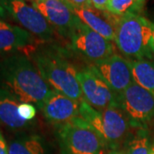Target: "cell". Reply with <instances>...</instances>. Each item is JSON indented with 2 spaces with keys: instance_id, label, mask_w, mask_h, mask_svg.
Returning a JSON list of instances; mask_svg holds the SVG:
<instances>
[{
  "instance_id": "13",
  "label": "cell",
  "mask_w": 154,
  "mask_h": 154,
  "mask_svg": "<svg viewBox=\"0 0 154 154\" xmlns=\"http://www.w3.org/2000/svg\"><path fill=\"white\" fill-rule=\"evenodd\" d=\"M39 40L23 28L0 21V52L26 51L28 55Z\"/></svg>"
},
{
  "instance_id": "3",
  "label": "cell",
  "mask_w": 154,
  "mask_h": 154,
  "mask_svg": "<svg viewBox=\"0 0 154 154\" xmlns=\"http://www.w3.org/2000/svg\"><path fill=\"white\" fill-rule=\"evenodd\" d=\"M114 26V42L126 58L136 60L149 57L153 23L138 13H128L116 17Z\"/></svg>"
},
{
  "instance_id": "10",
  "label": "cell",
  "mask_w": 154,
  "mask_h": 154,
  "mask_svg": "<svg viewBox=\"0 0 154 154\" xmlns=\"http://www.w3.org/2000/svg\"><path fill=\"white\" fill-rule=\"evenodd\" d=\"M88 67L101 77L118 97L134 82L131 62L120 55L114 54Z\"/></svg>"
},
{
  "instance_id": "22",
  "label": "cell",
  "mask_w": 154,
  "mask_h": 154,
  "mask_svg": "<svg viewBox=\"0 0 154 154\" xmlns=\"http://www.w3.org/2000/svg\"><path fill=\"white\" fill-rule=\"evenodd\" d=\"M94 8L100 11H106V7L108 4V0H91Z\"/></svg>"
},
{
  "instance_id": "18",
  "label": "cell",
  "mask_w": 154,
  "mask_h": 154,
  "mask_svg": "<svg viewBox=\"0 0 154 154\" xmlns=\"http://www.w3.org/2000/svg\"><path fill=\"white\" fill-rule=\"evenodd\" d=\"M145 0H108L106 11L115 17H122L128 13L141 11Z\"/></svg>"
},
{
  "instance_id": "24",
  "label": "cell",
  "mask_w": 154,
  "mask_h": 154,
  "mask_svg": "<svg viewBox=\"0 0 154 154\" xmlns=\"http://www.w3.org/2000/svg\"><path fill=\"white\" fill-rule=\"evenodd\" d=\"M6 14H7V12H6L5 9L4 8L3 2H2V0H0V17H5Z\"/></svg>"
},
{
  "instance_id": "17",
  "label": "cell",
  "mask_w": 154,
  "mask_h": 154,
  "mask_svg": "<svg viewBox=\"0 0 154 154\" xmlns=\"http://www.w3.org/2000/svg\"><path fill=\"white\" fill-rule=\"evenodd\" d=\"M134 82L154 95V63L147 58L130 60Z\"/></svg>"
},
{
  "instance_id": "7",
  "label": "cell",
  "mask_w": 154,
  "mask_h": 154,
  "mask_svg": "<svg viewBox=\"0 0 154 154\" xmlns=\"http://www.w3.org/2000/svg\"><path fill=\"white\" fill-rule=\"evenodd\" d=\"M130 125L140 128L154 117V95L134 82L118 97Z\"/></svg>"
},
{
  "instance_id": "19",
  "label": "cell",
  "mask_w": 154,
  "mask_h": 154,
  "mask_svg": "<svg viewBox=\"0 0 154 154\" xmlns=\"http://www.w3.org/2000/svg\"><path fill=\"white\" fill-rule=\"evenodd\" d=\"M151 143L146 131L141 128L128 140L125 154H149Z\"/></svg>"
},
{
  "instance_id": "16",
  "label": "cell",
  "mask_w": 154,
  "mask_h": 154,
  "mask_svg": "<svg viewBox=\"0 0 154 154\" xmlns=\"http://www.w3.org/2000/svg\"><path fill=\"white\" fill-rule=\"evenodd\" d=\"M9 154H48L45 140L36 134H21L8 143Z\"/></svg>"
},
{
  "instance_id": "6",
  "label": "cell",
  "mask_w": 154,
  "mask_h": 154,
  "mask_svg": "<svg viewBox=\"0 0 154 154\" xmlns=\"http://www.w3.org/2000/svg\"><path fill=\"white\" fill-rule=\"evenodd\" d=\"M70 49L77 55L91 62L92 64L115 54L114 45L80 20L68 34Z\"/></svg>"
},
{
  "instance_id": "21",
  "label": "cell",
  "mask_w": 154,
  "mask_h": 154,
  "mask_svg": "<svg viewBox=\"0 0 154 154\" xmlns=\"http://www.w3.org/2000/svg\"><path fill=\"white\" fill-rule=\"evenodd\" d=\"M72 5L76 7H84V8H93V4L91 0H67Z\"/></svg>"
},
{
  "instance_id": "26",
  "label": "cell",
  "mask_w": 154,
  "mask_h": 154,
  "mask_svg": "<svg viewBox=\"0 0 154 154\" xmlns=\"http://www.w3.org/2000/svg\"><path fill=\"white\" fill-rule=\"evenodd\" d=\"M108 154H125V152H119V151L115 150V151H111V152H110Z\"/></svg>"
},
{
  "instance_id": "25",
  "label": "cell",
  "mask_w": 154,
  "mask_h": 154,
  "mask_svg": "<svg viewBox=\"0 0 154 154\" xmlns=\"http://www.w3.org/2000/svg\"><path fill=\"white\" fill-rule=\"evenodd\" d=\"M151 50H152V52H154V28L153 33H152V40H151Z\"/></svg>"
},
{
  "instance_id": "4",
  "label": "cell",
  "mask_w": 154,
  "mask_h": 154,
  "mask_svg": "<svg viewBox=\"0 0 154 154\" xmlns=\"http://www.w3.org/2000/svg\"><path fill=\"white\" fill-rule=\"evenodd\" d=\"M80 117L93 127L113 151L128 136L130 123L120 106H110L98 110L82 99L80 102Z\"/></svg>"
},
{
  "instance_id": "15",
  "label": "cell",
  "mask_w": 154,
  "mask_h": 154,
  "mask_svg": "<svg viewBox=\"0 0 154 154\" xmlns=\"http://www.w3.org/2000/svg\"><path fill=\"white\" fill-rule=\"evenodd\" d=\"M21 103L0 88V124L11 131L22 132L33 126V122L23 120L19 115L18 106Z\"/></svg>"
},
{
  "instance_id": "12",
  "label": "cell",
  "mask_w": 154,
  "mask_h": 154,
  "mask_svg": "<svg viewBox=\"0 0 154 154\" xmlns=\"http://www.w3.org/2000/svg\"><path fill=\"white\" fill-rule=\"evenodd\" d=\"M40 110L47 122L59 128L80 117V102L51 90Z\"/></svg>"
},
{
  "instance_id": "5",
  "label": "cell",
  "mask_w": 154,
  "mask_h": 154,
  "mask_svg": "<svg viewBox=\"0 0 154 154\" xmlns=\"http://www.w3.org/2000/svg\"><path fill=\"white\" fill-rule=\"evenodd\" d=\"M57 136L60 154H105L109 148L104 138L81 117L57 128Z\"/></svg>"
},
{
  "instance_id": "9",
  "label": "cell",
  "mask_w": 154,
  "mask_h": 154,
  "mask_svg": "<svg viewBox=\"0 0 154 154\" xmlns=\"http://www.w3.org/2000/svg\"><path fill=\"white\" fill-rule=\"evenodd\" d=\"M77 79L83 99L93 108L102 110L110 106H119L118 96L89 67L77 72Z\"/></svg>"
},
{
  "instance_id": "1",
  "label": "cell",
  "mask_w": 154,
  "mask_h": 154,
  "mask_svg": "<svg viewBox=\"0 0 154 154\" xmlns=\"http://www.w3.org/2000/svg\"><path fill=\"white\" fill-rule=\"evenodd\" d=\"M0 88L39 110L52 90L25 53H12L0 58Z\"/></svg>"
},
{
  "instance_id": "27",
  "label": "cell",
  "mask_w": 154,
  "mask_h": 154,
  "mask_svg": "<svg viewBox=\"0 0 154 154\" xmlns=\"http://www.w3.org/2000/svg\"><path fill=\"white\" fill-rule=\"evenodd\" d=\"M149 154H154V141L151 144V148H150V153Z\"/></svg>"
},
{
  "instance_id": "11",
  "label": "cell",
  "mask_w": 154,
  "mask_h": 154,
  "mask_svg": "<svg viewBox=\"0 0 154 154\" xmlns=\"http://www.w3.org/2000/svg\"><path fill=\"white\" fill-rule=\"evenodd\" d=\"M31 5L64 36H68L79 20L67 0H31Z\"/></svg>"
},
{
  "instance_id": "23",
  "label": "cell",
  "mask_w": 154,
  "mask_h": 154,
  "mask_svg": "<svg viewBox=\"0 0 154 154\" xmlns=\"http://www.w3.org/2000/svg\"><path fill=\"white\" fill-rule=\"evenodd\" d=\"M0 154H9L8 143L6 142L5 138L0 131Z\"/></svg>"
},
{
  "instance_id": "14",
  "label": "cell",
  "mask_w": 154,
  "mask_h": 154,
  "mask_svg": "<svg viewBox=\"0 0 154 154\" xmlns=\"http://www.w3.org/2000/svg\"><path fill=\"white\" fill-rule=\"evenodd\" d=\"M72 11L79 20L88 27L93 29L96 33H99L106 39L110 41H115V21L110 18V16L99 14L95 8H84L72 5L69 3Z\"/></svg>"
},
{
  "instance_id": "2",
  "label": "cell",
  "mask_w": 154,
  "mask_h": 154,
  "mask_svg": "<svg viewBox=\"0 0 154 154\" xmlns=\"http://www.w3.org/2000/svg\"><path fill=\"white\" fill-rule=\"evenodd\" d=\"M29 54L40 75L52 90L78 102L82 100L78 70L67 59L63 50L56 46H40Z\"/></svg>"
},
{
  "instance_id": "20",
  "label": "cell",
  "mask_w": 154,
  "mask_h": 154,
  "mask_svg": "<svg viewBox=\"0 0 154 154\" xmlns=\"http://www.w3.org/2000/svg\"><path fill=\"white\" fill-rule=\"evenodd\" d=\"M18 113L23 120L32 122L37 114L35 105L31 103L22 102L18 106Z\"/></svg>"
},
{
  "instance_id": "8",
  "label": "cell",
  "mask_w": 154,
  "mask_h": 154,
  "mask_svg": "<svg viewBox=\"0 0 154 154\" xmlns=\"http://www.w3.org/2000/svg\"><path fill=\"white\" fill-rule=\"evenodd\" d=\"M2 2L6 12L23 29L42 41L47 42L53 38L54 28L33 6L28 5L24 0H2Z\"/></svg>"
}]
</instances>
